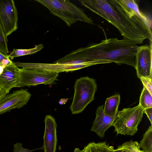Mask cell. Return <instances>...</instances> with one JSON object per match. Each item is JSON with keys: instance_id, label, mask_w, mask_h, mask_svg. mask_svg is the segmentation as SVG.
<instances>
[{"instance_id": "obj_1", "label": "cell", "mask_w": 152, "mask_h": 152, "mask_svg": "<svg viewBox=\"0 0 152 152\" xmlns=\"http://www.w3.org/2000/svg\"><path fill=\"white\" fill-rule=\"evenodd\" d=\"M86 7L115 26L124 39L137 44L146 39L152 40L151 29L145 16H131L118 0H79Z\"/></svg>"}, {"instance_id": "obj_2", "label": "cell", "mask_w": 152, "mask_h": 152, "mask_svg": "<svg viewBox=\"0 0 152 152\" xmlns=\"http://www.w3.org/2000/svg\"><path fill=\"white\" fill-rule=\"evenodd\" d=\"M134 42L117 38L106 39L99 43H90L73 50L63 57L64 61L85 62L104 60L135 67V56L139 46Z\"/></svg>"}, {"instance_id": "obj_3", "label": "cell", "mask_w": 152, "mask_h": 152, "mask_svg": "<svg viewBox=\"0 0 152 152\" xmlns=\"http://www.w3.org/2000/svg\"><path fill=\"white\" fill-rule=\"evenodd\" d=\"M50 12L62 20L68 26L78 21L94 24L93 21L84 10L68 0H36Z\"/></svg>"}, {"instance_id": "obj_4", "label": "cell", "mask_w": 152, "mask_h": 152, "mask_svg": "<svg viewBox=\"0 0 152 152\" xmlns=\"http://www.w3.org/2000/svg\"><path fill=\"white\" fill-rule=\"evenodd\" d=\"M97 87L96 80L88 76L81 77L76 80L73 99L69 108L72 114L82 113L94 100Z\"/></svg>"}, {"instance_id": "obj_5", "label": "cell", "mask_w": 152, "mask_h": 152, "mask_svg": "<svg viewBox=\"0 0 152 152\" xmlns=\"http://www.w3.org/2000/svg\"><path fill=\"white\" fill-rule=\"evenodd\" d=\"M143 110L138 104L118 111L112 125L117 135H134L137 132L138 126L142 118Z\"/></svg>"}, {"instance_id": "obj_6", "label": "cell", "mask_w": 152, "mask_h": 152, "mask_svg": "<svg viewBox=\"0 0 152 152\" xmlns=\"http://www.w3.org/2000/svg\"><path fill=\"white\" fill-rule=\"evenodd\" d=\"M58 72L18 68L19 87H30L39 84L51 85L58 80Z\"/></svg>"}, {"instance_id": "obj_7", "label": "cell", "mask_w": 152, "mask_h": 152, "mask_svg": "<svg viewBox=\"0 0 152 152\" xmlns=\"http://www.w3.org/2000/svg\"><path fill=\"white\" fill-rule=\"evenodd\" d=\"M100 60L88 62L80 64H74L69 62L60 63H15L18 67L34 69L58 73L63 72L73 71L91 65L101 64Z\"/></svg>"}, {"instance_id": "obj_8", "label": "cell", "mask_w": 152, "mask_h": 152, "mask_svg": "<svg viewBox=\"0 0 152 152\" xmlns=\"http://www.w3.org/2000/svg\"><path fill=\"white\" fill-rule=\"evenodd\" d=\"M0 21L7 37L18 28V12L13 0H0Z\"/></svg>"}, {"instance_id": "obj_9", "label": "cell", "mask_w": 152, "mask_h": 152, "mask_svg": "<svg viewBox=\"0 0 152 152\" xmlns=\"http://www.w3.org/2000/svg\"><path fill=\"white\" fill-rule=\"evenodd\" d=\"M151 46L144 45L139 48L135 56V69L138 78L141 77L152 79Z\"/></svg>"}, {"instance_id": "obj_10", "label": "cell", "mask_w": 152, "mask_h": 152, "mask_svg": "<svg viewBox=\"0 0 152 152\" xmlns=\"http://www.w3.org/2000/svg\"><path fill=\"white\" fill-rule=\"evenodd\" d=\"M31 94L27 90L21 89L8 94L0 101V115L12 109L20 108L26 105Z\"/></svg>"}, {"instance_id": "obj_11", "label": "cell", "mask_w": 152, "mask_h": 152, "mask_svg": "<svg viewBox=\"0 0 152 152\" xmlns=\"http://www.w3.org/2000/svg\"><path fill=\"white\" fill-rule=\"evenodd\" d=\"M44 122L43 144L41 149L44 152H56L57 142L56 121L53 117L49 115L45 116Z\"/></svg>"}, {"instance_id": "obj_12", "label": "cell", "mask_w": 152, "mask_h": 152, "mask_svg": "<svg viewBox=\"0 0 152 152\" xmlns=\"http://www.w3.org/2000/svg\"><path fill=\"white\" fill-rule=\"evenodd\" d=\"M96 114V118L93 123L91 131L95 132L100 138H103L105 132L112 126L117 115L111 116L106 114L104 111L103 105L97 108Z\"/></svg>"}, {"instance_id": "obj_13", "label": "cell", "mask_w": 152, "mask_h": 152, "mask_svg": "<svg viewBox=\"0 0 152 152\" xmlns=\"http://www.w3.org/2000/svg\"><path fill=\"white\" fill-rule=\"evenodd\" d=\"M18 69V67L13 62L12 64L6 66L0 75V87L6 94L12 88L19 87Z\"/></svg>"}, {"instance_id": "obj_14", "label": "cell", "mask_w": 152, "mask_h": 152, "mask_svg": "<svg viewBox=\"0 0 152 152\" xmlns=\"http://www.w3.org/2000/svg\"><path fill=\"white\" fill-rule=\"evenodd\" d=\"M120 100L119 94H116L106 98L104 108V113L110 116L116 115Z\"/></svg>"}, {"instance_id": "obj_15", "label": "cell", "mask_w": 152, "mask_h": 152, "mask_svg": "<svg viewBox=\"0 0 152 152\" xmlns=\"http://www.w3.org/2000/svg\"><path fill=\"white\" fill-rule=\"evenodd\" d=\"M138 146L142 152H152V125L144 133Z\"/></svg>"}, {"instance_id": "obj_16", "label": "cell", "mask_w": 152, "mask_h": 152, "mask_svg": "<svg viewBox=\"0 0 152 152\" xmlns=\"http://www.w3.org/2000/svg\"><path fill=\"white\" fill-rule=\"evenodd\" d=\"M114 149L113 146L107 144L106 142H91L84 147L83 152H112Z\"/></svg>"}, {"instance_id": "obj_17", "label": "cell", "mask_w": 152, "mask_h": 152, "mask_svg": "<svg viewBox=\"0 0 152 152\" xmlns=\"http://www.w3.org/2000/svg\"><path fill=\"white\" fill-rule=\"evenodd\" d=\"M44 47L42 44H39L33 48L29 49H13L11 53L8 55V57L14 58L21 56L31 54L41 50Z\"/></svg>"}, {"instance_id": "obj_18", "label": "cell", "mask_w": 152, "mask_h": 152, "mask_svg": "<svg viewBox=\"0 0 152 152\" xmlns=\"http://www.w3.org/2000/svg\"><path fill=\"white\" fill-rule=\"evenodd\" d=\"M138 142L130 140L118 146L112 152H142L138 146Z\"/></svg>"}, {"instance_id": "obj_19", "label": "cell", "mask_w": 152, "mask_h": 152, "mask_svg": "<svg viewBox=\"0 0 152 152\" xmlns=\"http://www.w3.org/2000/svg\"><path fill=\"white\" fill-rule=\"evenodd\" d=\"M139 104L144 110L152 108V95L144 87L140 95Z\"/></svg>"}, {"instance_id": "obj_20", "label": "cell", "mask_w": 152, "mask_h": 152, "mask_svg": "<svg viewBox=\"0 0 152 152\" xmlns=\"http://www.w3.org/2000/svg\"><path fill=\"white\" fill-rule=\"evenodd\" d=\"M7 41V37L4 34L0 21V51L6 55H8L9 53Z\"/></svg>"}, {"instance_id": "obj_21", "label": "cell", "mask_w": 152, "mask_h": 152, "mask_svg": "<svg viewBox=\"0 0 152 152\" xmlns=\"http://www.w3.org/2000/svg\"><path fill=\"white\" fill-rule=\"evenodd\" d=\"M144 87H145L152 95V79L143 77L140 78Z\"/></svg>"}, {"instance_id": "obj_22", "label": "cell", "mask_w": 152, "mask_h": 152, "mask_svg": "<svg viewBox=\"0 0 152 152\" xmlns=\"http://www.w3.org/2000/svg\"><path fill=\"white\" fill-rule=\"evenodd\" d=\"M41 149V148L33 150H29L25 148L22 146V144L16 142L14 145V152H32L36 150Z\"/></svg>"}, {"instance_id": "obj_23", "label": "cell", "mask_w": 152, "mask_h": 152, "mask_svg": "<svg viewBox=\"0 0 152 152\" xmlns=\"http://www.w3.org/2000/svg\"><path fill=\"white\" fill-rule=\"evenodd\" d=\"M143 113H145L147 116L149 120L152 125V108H150L144 110Z\"/></svg>"}, {"instance_id": "obj_24", "label": "cell", "mask_w": 152, "mask_h": 152, "mask_svg": "<svg viewBox=\"0 0 152 152\" xmlns=\"http://www.w3.org/2000/svg\"><path fill=\"white\" fill-rule=\"evenodd\" d=\"M10 58L8 55H6L0 51V64H2L3 61L6 59Z\"/></svg>"}, {"instance_id": "obj_25", "label": "cell", "mask_w": 152, "mask_h": 152, "mask_svg": "<svg viewBox=\"0 0 152 152\" xmlns=\"http://www.w3.org/2000/svg\"><path fill=\"white\" fill-rule=\"evenodd\" d=\"M6 94L4 90L0 87V101L5 97Z\"/></svg>"}, {"instance_id": "obj_26", "label": "cell", "mask_w": 152, "mask_h": 152, "mask_svg": "<svg viewBox=\"0 0 152 152\" xmlns=\"http://www.w3.org/2000/svg\"><path fill=\"white\" fill-rule=\"evenodd\" d=\"M6 66L0 64V75L2 73L4 69Z\"/></svg>"}, {"instance_id": "obj_27", "label": "cell", "mask_w": 152, "mask_h": 152, "mask_svg": "<svg viewBox=\"0 0 152 152\" xmlns=\"http://www.w3.org/2000/svg\"><path fill=\"white\" fill-rule=\"evenodd\" d=\"M73 152H83V150H81L79 148H76Z\"/></svg>"}]
</instances>
